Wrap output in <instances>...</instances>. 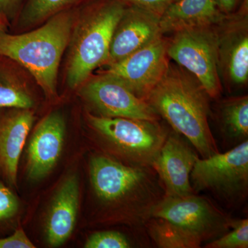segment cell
Returning <instances> with one entry per match:
<instances>
[{"label":"cell","mask_w":248,"mask_h":248,"mask_svg":"<svg viewBox=\"0 0 248 248\" xmlns=\"http://www.w3.org/2000/svg\"><path fill=\"white\" fill-rule=\"evenodd\" d=\"M89 172L98 202L112 216L131 226L144 227L165 196L153 167L129 166L97 155L90 161Z\"/></svg>","instance_id":"obj_1"},{"label":"cell","mask_w":248,"mask_h":248,"mask_svg":"<svg viewBox=\"0 0 248 248\" xmlns=\"http://www.w3.org/2000/svg\"><path fill=\"white\" fill-rule=\"evenodd\" d=\"M210 99L195 77L170 62L166 74L146 101L202 158H207L219 153L209 125Z\"/></svg>","instance_id":"obj_2"},{"label":"cell","mask_w":248,"mask_h":248,"mask_svg":"<svg viewBox=\"0 0 248 248\" xmlns=\"http://www.w3.org/2000/svg\"><path fill=\"white\" fill-rule=\"evenodd\" d=\"M72 11L54 15L35 31L19 35L0 31V55L17 62L35 78L49 97L56 94L59 66L69 45L74 22Z\"/></svg>","instance_id":"obj_3"},{"label":"cell","mask_w":248,"mask_h":248,"mask_svg":"<svg viewBox=\"0 0 248 248\" xmlns=\"http://www.w3.org/2000/svg\"><path fill=\"white\" fill-rule=\"evenodd\" d=\"M125 7L121 0L103 1L87 13L73 31L66 71L70 88L81 86L95 68L106 64L112 35Z\"/></svg>","instance_id":"obj_4"},{"label":"cell","mask_w":248,"mask_h":248,"mask_svg":"<svg viewBox=\"0 0 248 248\" xmlns=\"http://www.w3.org/2000/svg\"><path fill=\"white\" fill-rule=\"evenodd\" d=\"M87 120L106 148L129 166L152 167L170 133L159 121L90 113Z\"/></svg>","instance_id":"obj_5"},{"label":"cell","mask_w":248,"mask_h":248,"mask_svg":"<svg viewBox=\"0 0 248 248\" xmlns=\"http://www.w3.org/2000/svg\"><path fill=\"white\" fill-rule=\"evenodd\" d=\"M190 184L195 193L208 192L226 208L241 206L248 196V140L223 153L198 156Z\"/></svg>","instance_id":"obj_6"},{"label":"cell","mask_w":248,"mask_h":248,"mask_svg":"<svg viewBox=\"0 0 248 248\" xmlns=\"http://www.w3.org/2000/svg\"><path fill=\"white\" fill-rule=\"evenodd\" d=\"M172 35L168 42L169 58L195 77L209 97L217 99L222 86L217 64L215 25L186 29Z\"/></svg>","instance_id":"obj_7"},{"label":"cell","mask_w":248,"mask_h":248,"mask_svg":"<svg viewBox=\"0 0 248 248\" xmlns=\"http://www.w3.org/2000/svg\"><path fill=\"white\" fill-rule=\"evenodd\" d=\"M152 217L167 220L202 244L226 234L231 229L233 221L210 199L196 193L184 197L164 196Z\"/></svg>","instance_id":"obj_8"},{"label":"cell","mask_w":248,"mask_h":248,"mask_svg":"<svg viewBox=\"0 0 248 248\" xmlns=\"http://www.w3.org/2000/svg\"><path fill=\"white\" fill-rule=\"evenodd\" d=\"M169 39L161 35L151 43L120 61L107 66L104 74L120 81L138 97L146 101L166 74L170 64Z\"/></svg>","instance_id":"obj_9"},{"label":"cell","mask_w":248,"mask_h":248,"mask_svg":"<svg viewBox=\"0 0 248 248\" xmlns=\"http://www.w3.org/2000/svg\"><path fill=\"white\" fill-rule=\"evenodd\" d=\"M215 29L220 78H223L231 86H246L248 80L247 0H244L241 9L216 24Z\"/></svg>","instance_id":"obj_10"},{"label":"cell","mask_w":248,"mask_h":248,"mask_svg":"<svg viewBox=\"0 0 248 248\" xmlns=\"http://www.w3.org/2000/svg\"><path fill=\"white\" fill-rule=\"evenodd\" d=\"M86 81L81 95L97 112V115L148 121L161 119L146 101L112 77L102 73Z\"/></svg>","instance_id":"obj_11"},{"label":"cell","mask_w":248,"mask_h":248,"mask_svg":"<svg viewBox=\"0 0 248 248\" xmlns=\"http://www.w3.org/2000/svg\"><path fill=\"white\" fill-rule=\"evenodd\" d=\"M198 154L182 135L170 131L153 169L164 186L165 196L184 197L195 193L190 184V173Z\"/></svg>","instance_id":"obj_12"},{"label":"cell","mask_w":248,"mask_h":248,"mask_svg":"<svg viewBox=\"0 0 248 248\" xmlns=\"http://www.w3.org/2000/svg\"><path fill=\"white\" fill-rule=\"evenodd\" d=\"M66 124L58 112L46 116L31 136L27 148V174L31 179L46 177L60 159L64 143Z\"/></svg>","instance_id":"obj_13"},{"label":"cell","mask_w":248,"mask_h":248,"mask_svg":"<svg viewBox=\"0 0 248 248\" xmlns=\"http://www.w3.org/2000/svg\"><path fill=\"white\" fill-rule=\"evenodd\" d=\"M161 35L159 16L136 6H126L112 35L105 65L120 61Z\"/></svg>","instance_id":"obj_14"},{"label":"cell","mask_w":248,"mask_h":248,"mask_svg":"<svg viewBox=\"0 0 248 248\" xmlns=\"http://www.w3.org/2000/svg\"><path fill=\"white\" fill-rule=\"evenodd\" d=\"M34 120L31 109L0 108V178L11 187L17 186L19 159Z\"/></svg>","instance_id":"obj_15"},{"label":"cell","mask_w":248,"mask_h":248,"mask_svg":"<svg viewBox=\"0 0 248 248\" xmlns=\"http://www.w3.org/2000/svg\"><path fill=\"white\" fill-rule=\"evenodd\" d=\"M79 203L78 178H66L54 197L46 224L47 242L51 247L64 244L74 231Z\"/></svg>","instance_id":"obj_16"},{"label":"cell","mask_w":248,"mask_h":248,"mask_svg":"<svg viewBox=\"0 0 248 248\" xmlns=\"http://www.w3.org/2000/svg\"><path fill=\"white\" fill-rule=\"evenodd\" d=\"M215 0H178L160 17L163 35L186 29L212 27L226 17Z\"/></svg>","instance_id":"obj_17"},{"label":"cell","mask_w":248,"mask_h":248,"mask_svg":"<svg viewBox=\"0 0 248 248\" xmlns=\"http://www.w3.org/2000/svg\"><path fill=\"white\" fill-rule=\"evenodd\" d=\"M222 138L233 147L248 140V96L223 99L215 110Z\"/></svg>","instance_id":"obj_18"},{"label":"cell","mask_w":248,"mask_h":248,"mask_svg":"<svg viewBox=\"0 0 248 248\" xmlns=\"http://www.w3.org/2000/svg\"><path fill=\"white\" fill-rule=\"evenodd\" d=\"M147 232L160 248H200L199 240L164 218L151 217L145 224Z\"/></svg>","instance_id":"obj_19"},{"label":"cell","mask_w":248,"mask_h":248,"mask_svg":"<svg viewBox=\"0 0 248 248\" xmlns=\"http://www.w3.org/2000/svg\"><path fill=\"white\" fill-rule=\"evenodd\" d=\"M8 61L0 55V108L31 109L32 98Z\"/></svg>","instance_id":"obj_20"},{"label":"cell","mask_w":248,"mask_h":248,"mask_svg":"<svg viewBox=\"0 0 248 248\" xmlns=\"http://www.w3.org/2000/svg\"><path fill=\"white\" fill-rule=\"evenodd\" d=\"M81 0H28L23 11L24 24H36L64 11Z\"/></svg>","instance_id":"obj_21"},{"label":"cell","mask_w":248,"mask_h":248,"mask_svg":"<svg viewBox=\"0 0 248 248\" xmlns=\"http://www.w3.org/2000/svg\"><path fill=\"white\" fill-rule=\"evenodd\" d=\"M206 248H248V219L233 218L232 228L226 234L205 244Z\"/></svg>","instance_id":"obj_22"},{"label":"cell","mask_w":248,"mask_h":248,"mask_svg":"<svg viewBox=\"0 0 248 248\" xmlns=\"http://www.w3.org/2000/svg\"><path fill=\"white\" fill-rule=\"evenodd\" d=\"M130 240L120 232L108 231L93 233L86 240V248H132Z\"/></svg>","instance_id":"obj_23"},{"label":"cell","mask_w":248,"mask_h":248,"mask_svg":"<svg viewBox=\"0 0 248 248\" xmlns=\"http://www.w3.org/2000/svg\"><path fill=\"white\" fill-rule=\"evenodd\" d=\"M19 210L17 197L8 186L0 179V231H3L17 216Z\"/></svg>","instance_id":"obj_24"},{"label":"cell","mask_w":248,"mask_h":248,"mask_svg":"<svg viewBox=\"0 0 248 248\" xmlns=\"http://www.w3.org/2000/svg\"><path fill=\"white\" fill-rule=\"evenodd\" d=\"M125 5L136 6L161 17L178 0H121Z\"/></svg>","instance_id":"obj_25"},{"label":"cell","mask_w":248,"mask_h":248,"mask_svg":"<svg viewBox=\"0 0 248 248\" xmlns=\"http://www.w3.org/2000/svg\"><path fill=\"white\" fill-rule=\"evenodd\" d=\"M35 246L21 228L12 234L0 237V248H34Z\"/></svg>","instance_id":"obj_26"},{"label":"cell","mask_w":248,"mask_h":248,"mask_svg":"<svg viewBox=\"0 0 248 248\" xmlns=\"http://www.w3.org/2000/svg\"><path fill=\"white\" fill-rule=\"evenodd\" d=\"M22 0H0V14L9 22L17 14Z\"/></svg>","instance_id":"obj_27"},{"label":"cell","mask_w":248,"mask_h":248,"mask_svg":"<svg viewBox=\"0 0 248 248\" xmlns=\"http://www.w3.org/2000/svg\"><path fill=\"white\" fill-rule=\"evenodd\" d=\"M243 0H215L222 14L228 16L237 11Z\"/></svg>","instance_id":"obj_28"},{"label":"cell","mask_w":248,"mask_h":248,"mask_svg":"<svg viewBox=\"0 0 248 248\" xmlns=\"http://www.w3.org/2000/svg\"><path fill=\"white\" fill-rule=\"evenodd\" d=\"M8 24V21L0 14V31H7Z\"/></svg>","instance_id":"obj_29"}]
</instances>
